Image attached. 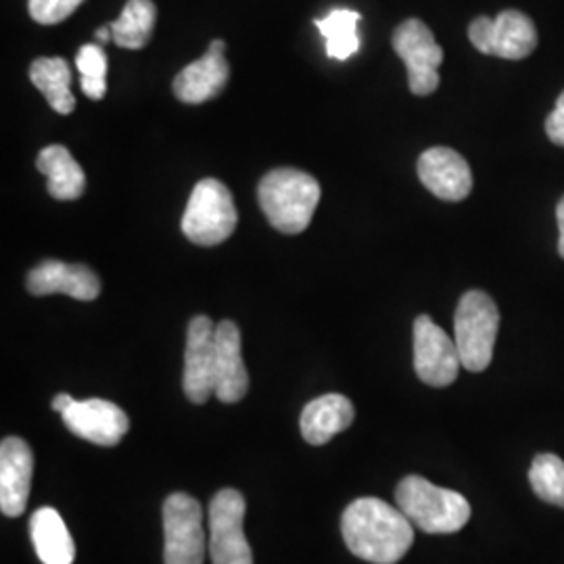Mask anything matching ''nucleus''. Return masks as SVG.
Here are the masks:
<instances>
[{"mask_svg":"<svg viewBox=\"0 0 564 564\" xmlns=\"http://www.w3.org/2000/svg\"><path fill=\"white\" fill-rule=\"evenodd\" d=\"M341 533L349 552L372 564L400 563L414 544L410 519L379 498H360L347 506Z\"/></svg>","mask_w":564,"mask_h":564,"instance_id":"nucleus-1","label":"nucleus"},{"mask_svg":"<svg viewBox=\"0 0 564 564\" xmlns=\"http://www.w3.org/2000/svg\"><path fill=\"white\" fill-rule=\"evenodd\" d=\"M30 80L61 116H69L76 109V97L69 88L72 69L67 61L61 57H41L34 61L30 67Z\"/></svg>","mask_w":564,"mask_h":564,"instance_id":"nucleus-21","label":"nucleus"},{"mask_svg":"<svg viewBox=\"0 0 564 564\" xmlns=\"http://www.w3.org/2000/svg\"><path fill=\"white\" fill-rule=\"evenodd\" d=\"M34 475V454L20 437H4L0 444V510L4 517L25 512Z\"/></svg>","mask_w":564,"mask_h":564,"instance_id":"nucleus-14","label":"nucleus"},{"mask_svg":"<svg viewBox=\"0 0 564 564\" xmlns=\"http://www.w3.org/2000/svg\"><path fill=\"white\" fill-rule=\"evenodd\" d=\"M74 402H76V400H74L69 393H59V395H55V400H53V410L63 414Z\"/></svg>","mask_w":564,"mask_h":564,"instance_id":"nucleus-29","label":"nucleus"},{"mask_svg":"<svg viewBox=\"0 0 564 564\" xmlns=\"http://www.w3.org/2000/svg\"><path fill=\"white\" fill-rule=\"evenodd\" d=\"M155 20H158V9L153 0H128L121 11L120 20L109 23L113 32V42L120 48H130V51L144 48L151 41Z\"/></svg>","mask_w":564,"mask_h":564,"instance_id":"nucleus-23","label":"nucleus"},{"mask_svg":"<svg viewBox=\"0 0 564 564\" xmlns=\"http://www.w3.org/2000/svg\"><path fill=\"white\" fill-rule=\"evenodd\" d=\"M97 42L99 44H107V42H113V32H111V25H102L97 30Z\"/></svg>","mask_w":564,"mask_h":564,"instance_id":"nucleus-30","label":"nucleus"},{"mask_svg":"<svg viewBox=\"0 0 564 564\" xmlns=\"http://www.w3.org/2000/svg\"><path fill=\"white\" fill-rule=\"evenodd\" d=\"M207 51H212V53H220V55H224V53H226V42L212 41L209 42V48H207Z\"/></svg>","mask_w":564,"mask_h":564,"instance_id":"nucleus-31","label":"nucleus"},{"mask_svg":"<svg viewBox=\"0 0 564 564\" xmlns=\"http://www.w3.org/2000/svg\"><path fill=\"white\" fill-rule=\"evenodd\" d=\"M529 481L540 500L564 508V463L558 456H535L529 468Z\"/></svg>","mask_w":564,"mask_h":564,"instance_id":"nucleus-24","label":"nucleus"},{"mask_svg":"<svg viewBox=\"0 0 564 564\" xmlns=\"http://www.w3.org/2000/svg\"><path fill=\"white\" fill-rule=\"evenodd\" d=\"M362 15L351 9H333L323 20H316V28L326 41V55L330 59L347 61L354 57L362 41L358 36V23Z\"/></svg>","mask_w":564,"mask_h":564,"instance_id":"nucleus-22","label":"nucleus"},{"mask_svg":"<svg viewBox=\"0 0 564 564\" xmlns=\"http://www.w3.org/2000/svg\"><path fill=\"white\" fill-rule=\"evenodd\" d=\"M356 419L354 403L341 393H328L316 398L303 408L300 426L303 440L310 445L328 444L335 435L349 429Z\"/></svg>","mask_w":564,"mask_h":564,"instance_id":"nucleus-18","label":"nucleus"},{"mask_svg":"<svg viewBox=\"0 0 564 564\" xmlns=\"http://www.w3.org/2000/svg\"><path fill=\"white\" fill-rule=\"evenodd\" d=\"M468 39L484 55L519 61L535 51L538 30L524 13L508 9L496 20L477 18L468 28Z\"/></svg>","mask_w":564,"mask_h":564,"instance_id":"nucleus-9","label":"nucleus"},{"mask_svg":"<svg viewBox=\"0 0 564 564\" xmlns=\"http://www.w3.org/2000/svg\"><path fill=\"white\" fill-rule=\"evenodd\" d=\"M556 220H558V232H561V237H558V253L564 258V197L558 202V207H556Z\"/></svg>","mask_w":564,"mask_h":564,"instance_id":"nucleus-28","label":"nucleus"},{"mask_svg":"<svg viewBox=\"0 0 564 564\" xmlns=\"http://www.w3.org/2000/svg\"><path fill=\"white\" fill-rule=\"evenodd\" d=\"M545 134L550 137V141L558 147H564V90L556 101L554 111L550 113V118L545 120Z\"/></svg>","mask_w":564,"mask_h":564,"instance_id":"nucleus-27","label":"nucleus"},{"mask_svg":"<svg viewBox=\"0 0 564 564\" xmlns=\"http://www.w3.org/2000/svg\"><path fill=\"white\" fill-rule=\"evenodd\" d=\"M25 286L36 297L63 293L78 302H95L101 293V281L88 265L59 260H44L30 270Z\"/></svg>","mask_w":564,"mask_h":564,"instance_id":"nucleus-13","label":"nucleus"},{"mask_svg":"<svg viewBox=\"0 0 564 564\" xmlns=\"http://www.w3.org/2000/svg\"><path fill=\"white\" fill-rule=\"evenodd\" d=\"M182 387L188 402L197 405L216 395V324L207 316H195L188 324Z\"/></svg>","mask_w":564,"mask_h":564,"instance_id":"nucleus-11","label":"nucleus"},{"mask_svg":"<svg viewBox=\"0 0 564 564\" xmlns=\"http://www.w3.org/2000/svg\"><path fill=\"white\" fill-rule=\"evenodd\" d=\"M36 167L46 176V191L51 193V197L59 202L80 199L86 188V176L82 172L80 163L74 160V155L65 147L51 144L42 149Z\"/></svg>","mask_w":564,"mask_h":564,"instance_id":"nucleus-20","label":"nucleus"},{"mask_svg":"<svg viewBox=\"0 0 564 564\" xmlns=\"http://www.w3.org/2000/svg\"><path fill=\"white\" fill-rule=\"evenodd\" d=\"M230 76V67L220 53L207 51L202 59L186 65L174 78V95L186 105H202L216 99Z\"/></svg>","mask_w":564,"mask_h":564,"instance_id":"nucleus-17","label":"nucleus"},{"mask_svg":"<svg viewBox=\"0 0 564 564\" xmlns=\"http://www.w3.org/2000/svg\"><path fill=\"white\" fill-rule=\"evenodd\" d=\"M163 561L165 564H203L205 531L203 508L188 494H172L163 502Z\"/></svg>","mask_w":564,"mask_h":564,"instance_id":"nucleus-7","label":"nucleus"},{"mask_svg":"<svg viewBox=\"0 0 564 564\" xmlns=\"http://www.w3.org/2000/svg\"><path fill=\"white\" fill-rule=\"evenodd\" d=\"M458 345L429 316L414 321V370L429 387L454 383L460 370Z\"/></svg>","mask_w":564,"mask_h":564,"instance_id":"nucleus-10","label":"nucleus"},{"mask_svg":"<svg viewBox=\"0 0 564 564\" xmlns=\"http://www.w3.org/2000/svg\"><path fill=\"white\" fill-rule=\"evenodd\" d=\"M419 178L444 202H463L473 191V172L460 153L447 147H433L419 160Z\"/></svg>","mask_w":564,"mask_h":564,"instance_id":"nucleus-15","label":"nucleus"},{"mask_svg":"<svg viewBox=\"0 0 564 564\" xmlns=\"http://www.w3.org/2000/svg\"><path fill=\"white\" fill-rule=\"evenodd\" d=\"M65 426L80 440L90 444L111 447L120 444L130 431L128 414L120 405L113 402H105L99 398L74 402L61 414Z\"/></svg>","mask_w":564,"mask_h":564,"instance_id":"nucleus-12","label":"nucleus"},{"mask_svg":"<svg viewBox=\"0 0 564 564\" xmlns=\"http://www.w3.org/2000/svg\"><path fill=\"white\" fill-rule=\"evenodd\" d=\"M237 223V205L228 186L216 178L197 182L182 216L184 237L202 247H216L235 232Z\"/></svg>","mask_w":564,"mask_h":564,"instance_id":"nucleus-4","label":"nucleus"},{"mask_svg":"<svg viewBox=\"0 0 564 564\" xmlns=\"http://www.w3.org/2000/svg\"><path fill=\"white\" fill-rule=\"evenodd\" d=\"M76 65L82 74L84 95L93 101H101L107 93V55L101 44H84L76 55Z\"/></svg>","mask_w":564,"mask_h":564,"instance_id":"nucleus-25","label":"nucleus"},{"mask_svg":"<svg viewBox=\"0 0 564 564\" xmlns=\"http://www.w3.org/2000/svg\"><path fill=\"white\" fill-rule=\"evenodd\" d=\"M84 0H30L28 9L36 23L55 25L67 20Z\"/></svg>","mask_w":564,"mask_h":564,"instance_id":"nucleus-26","label":"nucleus"},{"mask_svg":"<svg viewBox=\"0 0 564 564\" xmlns=\"http://www.w3.org/2000/svg\"><path fill=\"white\" fill-rule=\"evenodd\" d=\"M500 328V312L484 291H468L458 303L454 330L460 362L470 372H484L494 358Z\"/></svg>","mask_w":564,"mask_h":564,"instance_id":"nucleus-5","label":"nucleus"},{"mask_svg":"<svg viewBox=\"0 0 564 564\" xmlns=\"http://www.w3.org/2000/svg\"><path fill=\"white\" fill-rule=\"evenodd\" d=\"M393 48L408 69V86L414 95H433L440 86L444 51L429 25L421 20H405L393 32Z\"/></svg>","mask_w":564,"mask_h":564,"instance_id":"nucleus-6","label":"nucleus"},{"mask_svg":"<svg viewBox=\"0 0 564 564\" xmlns=\"http://www.w3.org/2000/svg\"><path fill=\"white\" fill-rule=\"evenodd\" d=\"M395 505L410 523L424 533H456L470 519V505L463 494L437 487L419 475L403 477L395 487Z\"/></svg>","mask_w":564,"mask_h":564,"instance_id":"nucleus-3","label":"nucleus"},{"mask_svg":"<svg viewBox=\"0 0 564 564\" xmlns=\"http://www.w3.org/2000/svg\"><path fill=\"white\" fill-rule=\"evenodd\" d=\"M245 498L237 489H220L209 505V556L214 564H253L245 538Z\"/></svg>","mask_w":564,"mask_h":564,"instance_id":"nucleus-8","label":"nucleus"},{"mask_svg":"<svg viewBox=\"0 0 564 564\" xmlns=\"http://www.w3.org/2000/svg\"><path fill=\"white\" fill-rule=\"evenodd\" d=\"M263 216L284 235L303 232L321 203V184L293 167H279L263 176L258 188Z\"/></svg>","mask_w":564,"mask_h":564,"instance_id":"nucleus-2","label":"nucleus"},{"mask_svg":"<svg viewBox=\"0 0 564 564\" xmlns=\"http://www.w3.org/2000/svg\"><path fill=\"white\" fill-rule=\"evenodd\" d=\"M249 391V375L242 362L241 330L232 321L216 326V398L223 403L241 402Z\"/></svg>","mask_w":564,"mask_h":564,"instance_id":"nucleus-16","label":"nucleus"},{"mask_svg":"<svg viewBox=\"0 0 564 564\" xmlns=\"http://www.w3.org/2000/svg\"><path fill=\"white\" fill-rule=\"evenodd\" d=\"M30 538L42 564H74L76 544L55 508H39L30 519Z\"/></svg>","mask_w":564,"mask_h":564,"instance_id":"nucleus-19","label":"nucleus"}]
</instances>
